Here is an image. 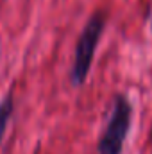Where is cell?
<instances>
[{
  "instance_id": "6da1fadb",
  "label": "cell",
  "mask_w": 152,
  "mask_h": 154,
  "mask_svg": "<svg viewBox=\"0 0 152 154\" xmlns=\"http://www.w3.org/2000/svg\"><path fill=\"white\" fill-rule=\"evenodd\" d=\"M104 27H106V14L102 11H97L90 16L82 32L79 34L75 43V52H74V63H72V70H70L72 86H82L84 84L86 77L91 70L95 50L99 47Z\"/></svg>"
},
{
  "instance_id": "7a4b0ae2",
  "label": "cell",
  "mask_w": 152,
  "mask_h": 154,
  "mask_svg": "<svg viewBox=\"0 0 152 154\" xmlns=\"http://www.w3.org/2000/svg\"><path fill=\"white\" fill-rule=\"evenodd\" d=\"M132 118V106L125 95H116L113 99V108L109 120L99 138L97 152L99 154H122L123 143L127 140Z\"/></svg>"
},
{
  "instance_id": "3957f363",
  "label": "cell",
  "mask_w": 152,
  "mask_h": 154,
  "mask_svg": "<svg viewBox=\"0 0 152 154\" xmlns=\"http://www.w3.org/2000/svg\"><path fill=\"white\" fill-rule=\"evenodd\" d=\"M13 113H14V97H13V91H7L4 99L0 100V145L4 142V136H5Z\"/></svg>"
},
{
  "instance_id": "277c9868",
  "label": "cell",
  "mask_w": 152,
  "mask_h": 154,
  "mask_svg": "<svg viewBox=\"0 0 152 154\" xmlns=\"http://www.w3.org/2000/svg\"><path fill=\"white\" fill-rule=\"evenodd\" d=\"M150 31H152V14H150Z\"/></svg>"
}]
</instances>
